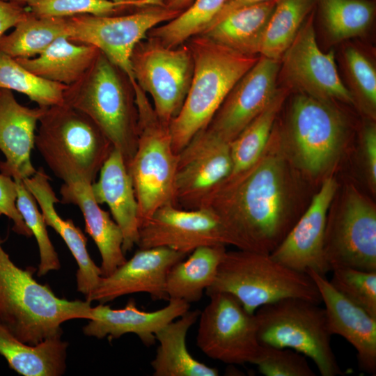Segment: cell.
<instances>
[{"label": "cell", "mask_w": 376, "mask_h": 376, "mask_svg": "<svg viewBox=\"0 0 376 376\" xmlns=\"http://www.w3.org/2000/svg\"><path fill=\"white\" fill-rule=\"evenodd\" d=\"M162 308L145 311L130 299L122 308L113 309L105 304L91 308L88 323L83 327L86 336L99 339H116L127 334L136 335L142 343L150 347L156 341L155 334L163 327L187 313L190 304L170 299Z\"/></svg>", "instance_id": "obj_21"}, {"label": "cell", "mask_w": 376, "mask_h": 376, "mask_svg": "<svg viewBox=\"0 0 376 376\" xmlns=\"http://www.w3.org/2000/svg\"><path fill=\"white\" fill-rule=\"evenodd\" d=\"M363 148L369 180L375 188L376 185V127L368 125L363 133Z\"/></svg>", "instance_id": "obj_44"}, {"label": "cell", "mask_w": 376, "mask_h": 376, "mask_svg": "<svg viewBox=\"0 0 376 376\" xmlns=\"http://www.w3.org/2000/svg\"><path fill=\"white\" fill-rule=\"evenodd\" d=\"M319 4L324 29L334 42L363 34L375 15L368 0H319Z\"/></svg>", "instance_id": "obj_35"}, {"label": "cell", "mask_w": 376, "mask_h": 376, "mask_svg": "<svg viewBox=\"0 0 376 376\" xmlns=\"http://www.w3.org/2000/svg\"><path fill=\"white\" fill-rule=\"evenodd\" d=\"M288 92L286 87L279 88L266 108L230 143L232 171L229 176L246 170L261 157Z\"/></svg>", "instance_id": "obj_31"}, {"label": "cell", "mask_w": 376, "mask_h": 376, "mask_svg": "<svg viewBox=\"0 0 376 376\" xmlns=\"http://www.w3.org/2000/svg\"><path fill=\"white\" fill-rule=\"evenodd\" d=\"M34 145L64 182L80 178L91 184L113 148L87 115L65 102L46 109L38 122Z\"/></svg>", "instance_id": "obj_5"}, {"label": "cell", "mask_w": 376, "mask_h": 376, "mask_svg": "<svg viewBox=\"0 0 376 376\" xmlns=\"http://www.w3.org/2000/svg\"><path fill=\"white\" fill-rule=\"evenodd\" d=\"M199 315L198 347L209 358L228 364H255L263 345L255 313L233 295L217 292Z\"/></svg>", "instance_id": "obj_11"}, {"label": "cell", "mask_w": 376, "mask_h": 376, "mask_svg": "<svg viewBox=\"0 0 376 376\" xmlns=\"http://www.w3.org/2000/svg\"><path fill=\"white\" fill-rule=\"evenodd\" d=\"M130 63L134 81L150 95L158 118L169 125L184 104L193 76L188 45L168 47L146 37L134 47Z\"/></svg>", "instance_id": "obj_9"}, {"label": "cell", "mask_w": 376, "mask_h": 376, "mask_svg": "<svg viewBox=\"0 0 376 376\" xmlns=\"http://www.w3.org/2000/svg\"><path fill=\"white\" fill-rule=\"evenodd\" d=\"M337 189L336 180H324L305 212L270 253L275 260L295 270L311 269L326 276L331 271L324 251L327 213Z\"/></svg>", "instance_id": "obj_18"}, {"label": "cell", "mask_w": 376, "mask_h": 376, "mask_svg": "<svg viewBox=\"0 0 376 376\" xmlns=\"http://www.w3.org/2000/svg\"><path fill=\"white\" fill-rule=\"evenodd\" d=\"M17 186V208L35 237L39 249L40 263L37 274L42 276L51 271L58 270V256L49 239L47 225L33 194L25 187L23 180L13 179Z\"/></svg>", "instance_id": "obj_38"}, {"label": "cell", "mask_w": 376, "mask_h": 376, "mask_svg": "<svg viewBox=\"0 0 376 376\" xmlns=\"http://www.w3.org/2000/svg\"><path fill=\"white\" fill-rule=\"evenodd\" d=\"M315 2V0H277L265 29L259 54L281 61Z\"/></svg>", "instance_id": "obj_33"}, {"label": "cell", "mask_w": 376, "mask_h": 376, "mask_svg": "<svg viewBox=\"0 0 376 376\" xmlns=\"http://www.w3.org/2000/svg\"><path fill=\"white\" fill-rule=\"evenodd\" d=\"M186 43L192 54L194 72L184 104L169 124L176 154L207 125L232 88L259 58L238 53L201 35Z\"/></svg>", "instance_id": "obj_3"}, {"label": "cell", "mask_w": 376, "mask_h": 376, "mask_svg": "<svg viewBox=\"0 0 376 376\" xmlns=\"http://www.w3.org/2000/svg\"><path fill=\"white\" fill-rule=\"evenodd\" d=\"M114 2L122 3H130L138 1L139 0H111Z\"/></svg>", "instance_id": "obj_47"}, {"label": "cell", "mask_w": 376, "mask_h": 376, "mask_svg": "<svg viewBox=\"0 0 376 376\" xmlns=\"http://www.w3.org/2000/svg\"><path fill=\"white\" fill-rule=\"evenodd\" d=\"M67 342L61 336L26 344L0 325V354L10 368L23 376H60L66 369Z\"/></svg>", "instance_id": "obj_28"}, {"label": "cell", "mask_w": 376, "mask_h": 376, "mask_svg": "<svg viewBox=\"0 0 376 376\" xmlns=\"http://www.w3.org/2000/svg\"><path fill=\"white\" fill-rule=\"evenodd\" d=\"M50 178L43 168H39L30 178L23 179L27 189L34 196L47 226L52 228L63 240L78 265L76 274L77 291L86 299L98 285L102 271L91 258L87 238L71 219H63L55 209L59 199L53 190Z\"/></svg>", "instance_id": "obj_23"}, {"label": "cell", "mask_w": 376, "mask_h": 376, "mask_svg": "<svg viewBox=\"0 0 376 376\" xmlns=\"http://www.w3.org/2000/svg\"><path fill=\"white\" fill-rule=\"evenodd\" d=\"M164 0H139L122 3L111 0H26L25 6L40 17H68L79 15L113 16L151 6L163 5Z\"/></svg>", "instance_id": "obj_37"}, {"label": "cell", "mask_w": 376, "mask_h": 376, "mask_svg": "<svg viewBox=\"0 0 376 376\" xmlns=\"http://www.w3.org/2000/svg\"><path fill=\"white\" fill-rule=\"evenodd\" d=\"M180 13L164 5H157L113 16L68 17L66 37L76 43L96 47L133 82L130 58L136 45L153 28L171 20Z\"/></svg>", "instance_id": "obj_10"}, {"label": "cell", "mask_w": 376, "mask_h": 376, "mask_svg": "<svg viewBox=\"0 0 376 376\" xmlns=\"http://www.w3.org/2000/svg\"><path fill=\"white\" fill-rule=\"evenodd\" d=\"M5 1L17 2L19 3L24 4V5H25V1H26V0H5Z\"/></svg>", "instance_id": "obj_48"}, {"label": "cell", "mask_w": 376, "mask_h": 376, "mask_svg": "<svg viewBox=\"0 0 376 376\" xmlns=\"http://www.w3.org/2000/svg\"><path fill=\"white\" fill-rule=\"evenodd\" d=\"M226 292L235 297L250 313L285 298H301L320 304L321 296L306 272L290 268L270 254L238 249L226 251L207 296Z\"/></svg>", "instance_id": "obj_6"}, {"label": "cell", "mask_w": 376, "mask_h": 376, "mask_svg": "<svg viewBox=\"0 0 376 376\" xmlns=\"http://www.w3.org/2000/svg\"><path fill=\"white\" fill-rule=\"evenodd\" d=\"M276 1L271 0L237 9L200 35L238 53L257 56Z\"/></svg>", "instance_id": "obj_29"}, {"label": "cell", "mask_w": 376, "mask_h": 376, "mask_svg": "<svg viewBox=\"0 0 376 376\" xmlns=\"http://www.w3.org/2000/svg\"><path fill=\"white\" fill-rule=\"evenodd\" d=\"M67 86L41 78L0 51V88L26 95L39 107L48 108L64 102Z\"/></svg>", "instance_id": "obj_36"}, {"label": "cell", "mask_w": 376, "mask_h": 376, "mask_svg": "<svg viewBox=\"0 0 376 376\" xmlns=\"http://www.w3.org/2000/svg\"><path fill=\"white\" fill-rule=\"evenodd\" d=\"M226 0H194L170 21L153 28L147 38L168 47L186 43L210 25Z\"/></svg>", "instance_id": "obj_34"}, {"label": "cell", "mask_w": 376, "mask_h": 376, "mask_svg": "<svg viewBox=\"0 0 376 376\" xmlns=\"http://www.w3.org/2000/svg\"><path fill=\"white\" fill-rule=\"evenodd\" d=\"M268 1L271 0H226L220 11L207 28L214 26L237 9Z\"/></svg>", "instance_id": "obj_45"}, {"label": "cell", "mask_w": 376, "mask_h": 376, "mask_svg": "<svg viewBox=\"0 0 376 376\" xmlns=\"http://www.w3.org/2000/svg\"><path fill=\"white\" fill-rule=\"evenodd\" d=\"M60 194L62 203L73 204L81 211L85 230L93 240L101 256L102 275L111 274L127 260L123 251V235L120 227L94 199L91 183L80 178L72 179L62 185Z\"/></svg>", "instance_id": "obj_25"}, {"label": "cell", "mask_w": 376, "mask_h": 376, "mask_svg": "<svg viewBox=\"0 0 376 376\" xmlns=\"http://www.w3.org/2000/svg\"><path fill=\"white\" fill-rule=\"evenodd\" d=\"M263 345L290 348L310 358L322 376L343 375L331 347L325 310L301 298H285L255 312Z\"/></svg>", "instance_id": "obj_8"}, {"label": "cell", "mask_w": 376, "mask_h": 376, "mask_svg": "<svg viewBox=\"0 0 376 376\" xmlns=\"http://www.w3.org/2000/svg\"><path fill=\"white\" fill-rule=\"evenodd\" d=\"M200 311L189 310L156 334L159 343L150 365L155 376H217V368L196 359L189 352L186 338L198 320Z\"/></svg>", "instance_id": "obj_26"}, {"label": "cell", "mask_w": 376, "mask_h": 376, "mask_svg": "<svg viewBox=\"0 0 376 376\" xmlns=\"http://www.w3.org/2000/svg\"><path fill=\"white\" fill-rule=\"evenodd\" d=\"M324 251L331 271H376V209L357 190L350 189L344 205L327 218Z\"/></svg>", "instance_id": "obj_13"}, {"label": "cell", "mask_w": 376, "mask_h": 376, "mask_svg": "<svg viewBox=\"0 0 376 376\" xmlns=\"http://www.w3.org/2000/svg\"><path fill=\"white\" fill-rule=\"evenodd\" d=\"M232 171L230 143L198 133L179 153L175 201L186 210L198 209Z\"/></svg>", "instance_id": "obj_17"}, {"label": "cell", "mask_w": 376, "mask_h": 376, "mask_svg": "<svg viewBox=\"0 0 376 376\" xmlns=\"http://www.w3.org/2000/svg\"><path fill=\"white\" fill-rule=\"evenodd\" d=\"M345 132L331 102L298 93L290 108L288 135L295 157L311 174L325 171L336 158Z\"/></svg>", "instance_id": "obj_12"}, {"label": "cell", "mask_w": 376, "mask_h": 376, "mask_svg": "<svg viewBox=\"0 0 376 376\" xmlns=\"http://www.w3.org/2000/svg\"><path fill=\"white\" fill-rule=\"evenodd\" d=\"M343 60L351 93L363 108L372 116L376 109V70L372 61L356 47H347Z\"/></svg>", "instance_id": "obj_39"}, {"label": "cell", "mask_w": 376, "mask_h": 376, "mask_svg": "<svg viewBox=\"0 0 376 376\" xmlns=\"http://www.w3.org/2000/svg\"><path fill=\"white\" fill-rule=\"evenodd\" d=\"M314 281L324 304L331 335H338L357 351L358 363L368 374H376V318L335 289L329 281L317 272H306Z\"/></svg>", "instance_id": "obj_20"}, {"label": "cell", "mask_w": 376, "mask_h": 376, "mask_svg": "<svg viewBox=\"0 0 376 376\" xmlns=\"http://www.w3.org/2000/svg\"><path fill=\"white\" fill-rule=\"evenodd\" d=\"M226 251L224 244L201 246L190 253L187 260L173 265L166 281L169 299L189 304L198 301L214 282Z\"/></svg>", "instance_id": "obj_30"}, {"label": "cell", "mask_w": 376, "mask_h": 376, "mask_svg": "<svg viewBox=\"0 0 376 376\" xmlns=\"http://www.w3.org/2000/svg\"><path fill=\"white\" fill-rule=\"evenodd\" d=\"M100 53L93 45L76 43L62 36L36 56L15 59L41 78L70 86L84 76Z\"/></svg>", "instance_id": "obj_27"}, {"label": "cell", "mask_w": 376, "mask_h": 376, "mask_svg": "<svg viewBox=\"0 0 376 376\" xmlns=\"http://www.w3.org/2000/svg\"><path fill=\"white\" fill-rule=\"evenodd\" d=\"M215 244L232 245L217 215L207 207L186 210L169 204L158 208L139 228V249L168 247L189 254Z\"/></svg>", "instance_id": "obj_16"}, {"label": "cell", "mask_w": 376, "mask_h": 376, "mask_svg": "<svg viewBox=\"0 0 376 376\" xmlns=\"http://www.w3.org/2000/svg\"><path fill=\"white\" fill-rule=\"evenodd\" d=\"M311 15L280 61L281 75L290 88L322 100H338L353 104L355 100L342 81L334 51L323 52L318 47Z\"/></svg>", "instance_id": "obj_14"}, {"label": "cell", "mask_w": 376, "mask_h": 376, "mask_svg": "<svg viewBox=\"0 0 376 376\" xmlns=\"http://www.w3.org/2000/svg\"><path fill=\"white\" fill-rule=\"evenodd\" d=\"M30 13L24 4L0 0V39L9 29L15 27Z\"/></svg>", "instance_id": "obj_43"}, {"label": "cell", "mask_w": 376, "mask_h": 376, "mask_svg": "<svg viewBox=\"0 0 376 376\" xmlns=\"http://www.w3.org/2000/svg\"><path fill=\"white\" fill-rule=\"evenodd\" d=\"M255 365L265 376L315 375L306 357L290 348L263 345Z\"/></svg>", "instance_id": "obj_41"}, {"label": "cell", "mask_w": 376, "mask_h": 376, "mask_svg": "<svg viewBox=\"0 0 376 376\" xmlns=\"http://www.w3.org/2000/svg\"><path fill=\"white\" fill-rule=\"evenodd\" d=\"M279 143L271 134L258 161L227 178L202 205L217 215L238 249L270 254L298 219L288 206L286 169Z\"/></svg>", "instance_id": "obj_1"}, {"label": "cell", "mask_w": 376, "mask_h": 376, "mask_svg": "<svg viewBox=\"0 0 376 376\" xmlns=\"http://www.w3.org/2000/svg\"><path fill=\"white\" fill-rule=\"evenodd\" d=\"M332 272L331 285L376 318V271L340 267Z\"/></svg>", "instance_id": "obj_40"}, {"label": "cell", "mask_w": 376, "mask_h": 376, "mask_svg": "<svg viewBox=\"0 0 376 376\" xmlns=\"http://www.w3.org/2000/svg\"><path fill=\"white\" fill-rule=\"evenodd\" d=\"M279 71L280 61L259 56L198 133L230 143L273 100L279 90L276 80Z\"/></svg>", "instance_id": "obj_15"}, {"label": "cell", "mask_w": 376, "mask_h": 376, "mask_svg": "<svg viewBox=\"0 0 376 376\" xmlns=\"http://www.w3.org/2000/svg\"><path fill=\"white\" fill-rule=\"evenodd\" d=\"M14 28L0 39V51L14 58H32L66 37V17H40L31 13Z\"/></svg>", "instance_id": "obj_32"}, {"label": "cell", "mask_w": 376, "mask_h": 376, "mask_svg": "<svg viewBox=\"0 0 376 376\" xmlns=\"http://www.w3.org/2000/svg\"><path fill=\"white\" fill-rule=\"evenodd\" d=\"M0 237V325L21 341L36 345L61 336V325L73 319H87L91 302L57 297L48 285L33 276L34 269L17 266Z\"/></svg>", "instance_id": "obj_2"}, {"label": "cell", "mask_w": 376, "mask_h": 376, "mask_svg": "<svg viewBox=\"0 0 376 376\" xmlns=\"http://www.w3.org/2000/svg\"><path fill=\"white\" fill-rule=\"evenodd\" d=\"M46 109L24 106L13 91L0 88V150L6 159L0 162L1 173L23 180L36 172L31 151L39 120Z\"/></svg>", "instance_id": "obj_22"}, {"label": "cell", "mask_w": 376, "mask_h": 376, "mask_svg": "<svg viewBox=\"0 0 376 376\" xmlns=\"http://www.w3.org/2000/svg\"><path fill=\"white\" fill-rule=\"evenodd\" d=\"M194 0H164L166 7L182 12L189 7Z\"/></svg>", "instance_id": "obj_46"}, {"label": "cell", "mask_w": 376, "mask_h": 376, "mask_svg": "<svg viewBox=\"0 0 376 376\" xmlns=\"http://www.w3.org/2000/svg\"><path fill=\"white\" fill-rule=\"evenodd\" d=\"M132 86L138 112V139L127 169L138 203L140 228L158 208L177 205L175 183L179 154L173 150L169 125L158 118L148 96L136 82Z\"/></svg>", "instance_id": "obj_7"}, {"label": "cell", "mask_w": 376, "mask_h": 376, "mask_svg": "<svg viewBox=\"0 0 376 376\" xmlns=\"http://www.w3.org/2000/svg\"><path fill=\"white\" fill-rule=\"evenodd\" d=\"M91 191L99 205H108L123 233V251L126 254L139 240V208L131 177L118 150L113 148L111 150L99 171L97 181L91 184Z\"/></svg>", "instance_id": "obj_24"}, {"label": "cell", "mask_w": 376, "mask_h": 376, "mask_svg": "<svg viewBox=\"0 0 376 376\" xmlns=\"http://www.w3.org/2000/svg\"><path fill=\"white\" fill-rule=\"evenodd\" d=\"M17 186L15 180L0 173V217L6 216L13 221V230L18 235L33 236L17 208Z\"/></svg>", "instance_id": "obj_42"}, {"label": "cell", "mask_w": 376, "mask_h": 376, "mask_svg": "<svg viewBox=\"0 0 376 376\" xmlns=\"http://www.w3.org/2000/svg\"><path fill=\"white\" fill-rule=\"evenodd\" d=\"M64 102L95 123L127 166L136 150L138 112L127 74L100 52L84 76L67 86Z\"/></svg>", "instance_id": "obj_4"}, {"label": "cell", "mask_w": 376, "mask_h": 376, "mask_svg": "<svg viewBox=\"0 0 376 376\" xmlns=\"http://www.w3.org/2000/svg\"><path fill=\"white\" fill-rule=\"evenodd\" d=\"M187 255L168 247L139 249L111 274L102 276L86 299L106 304L120 297L145 292L152 300H169L166 281L169 272Z\"/></svg>", "instance_id": "obj_19"}]
</instances>
